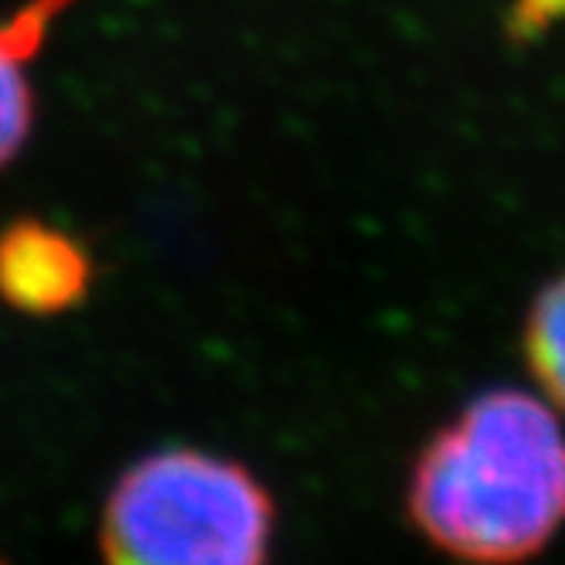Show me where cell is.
<instances>
[{"mask_svg": "<svg viewBox=\"0 0 565 565\" xmlns=\"http://www.w3.org/2000/svg\"><path fill=\"white\" fill-rule=\"evenodd\" d=\"M86 287V259L52 228H11L0 242V294L24 310H62Z\"/></svg>", "mask_w": 565, "mask_h": 565, "instance_id": "3957f363", "label": "cell"}, {"mask_svg": "<svg viewBox=\"0 0 565 565\" xmlns=\"http://www.w3.org/2000/svg\"><path fill=\"white\" fill-rule=\"evenodd\" d=\"M0 565H8V562H4V558H0Z\"/></svg>", "mask_w": 565, "mask_h": 565, "instance_id": "8992f818", "label": "cell"}, {"mask_svg": "<svg viewBox=\"0 0 565 565\" xmlns=\"http://www.w3.org/2000/svg\"><path fill=\"white\" fill-rule=\"evenodd\" d=\"M406 511L457 562L535 558L565 529L562 413L521 388L480 392L419 450Z\"/></svg>", "mask_w": 565, "mask_h": 565, "instance_id": "6da1fadb", "label": "cell"}, {"mask_svg": "<svg viewBox=\"0 0 565 565\" xmlns=\"http://www.w3.org/2000/svg\"><path fill=\"white\" fill-rule=\"evenodd\" d=\"M75 0H31L28 8L0 21V168L24 147L34 124V96L28 62L45 42L49 24Z\"/></svg>", "mask_w": 565, "mask_h": 565, "instance_id": "277c9868", "label": "cell"}, {"mask_svg": "<svg viewBox=\"0 0 565 565\" xmlns=\"http://www.w3.org/2000/svg\"><path fill=\"white\" fill-rule=\"evenodd\" d=\"M276 501L232 457L164 447L116 477L99 514L103 565H269Z\"/></svg>", "mask_w": 565, "mask_h": 565, "instance_id": "7a4b0ae2", "label": "cell"}, {"mask_svg": "<svg viewBox=\"0 0 565 565\" xmlns=\"http://www.w3.org/2000/svg\"><path fill=\"white\" fill-rule=\"evenodd\" d=\"M524 358L552 406L565 416V273L532 303L524 328Z\"/></svg>", "mask_w": 565, "mask_h": 565, "instance_id": "5b68a950", "label": "cell"}]
</instances>
